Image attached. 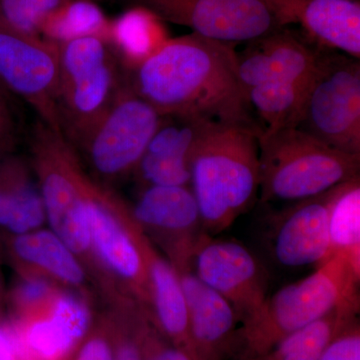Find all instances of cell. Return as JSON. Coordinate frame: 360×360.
<instances>
[{"mask_svg": "<svg viewBox=\"0 0 360 360\" xmlns=\"http://www.w3.org/2000/svg\"><path fill=\"white\" fill-rule=\"evenodd\" d=\"M148 360H195L191 352L182 347L162 348L151 355Z\"/></svg>", "mask_w": 360, "mask_h": 360, "instance_id": "34", "label": "cell"}, {"mask_svg": "<svg viewBox=\"0 0 360 360\" xmlns=\"http://www.w3.org/2000/svg\"><path fill=\"white\" fill-rule=\"evenodd\" d=\"M360 179L333 188L329 203L331 257L342 255L360 274Z\"/></svg>", "mask_w": 360, "mask_h": 360, "instance_id": "24", "label": "cell"}, {"mask_svg": "<svg viewBox=\"0 0 360 360\" xmlns=\"http://www.w3.org/2000/svg\"><path fill=\"white\" fill-rule=\"evenodd\" d=\"M0 84L13 96L25 101L39 120L61 130L56 42L25 34L0 21Z\"/></svg>", "mask_w": 360, "mask_h": 360, "instance_id": "11", "label": "cell"}, {"mask_svg": "<svg viewBox=\"0 0 360 360\" xmlns=\"http://www.w3.org/2000/svg\"><path fill=\"white\" fill-rule=\"evenodd\" d=\"M333 188L290 203L271 215L269 241L272 257L285 267L319 266L331 257L329 203Z\"/></svg>", "mask_w": 360, "mask_h": 360, "instance_id": "15", "label": "cell"}, {"mask_svg": "<svg viewBox=\"0 0 360 360\" xmlns=\"http://www.w3.org/2000/svg\"><path fill=\"white\" fill-rule=\"evenodd\" d=\"M359 302L343 305L309 326L290 333L274 348L266 360H319L329 341L354 321Z\"/></svg>", "mask_w": 360, "mask_h": 360, "instance_id": "25", "label": "cell"}, {"mask_svg": "<svg viewBox=\"0 0 360 360\" xmlns=\"http://www.w3.org/2000/svg\"><path fill=\"white\" fill-rule=\"evenodd\" d=\"M28 143L30 167L51 231L85 265L96 267L85 213V200L96 181L85 172L77 148L61 130L37 120Z\"/></svg>", "mask_w": 360, "mask_h": 360, "instance_id": "4", "label": "cell"}, {"mask_svg": "<svg viewBox=\"0 0 360 360\" xmlns=\"http://www.w3.org/2000/svg\"><path fill=\"white\" fill-rule=\"evenodd\" d=\"M212 122L195 115L162 116L134 172L142 186H191L194 149Z\"/></svg>", "mask_w": 360, "mask_h": 360, "instance_id": "17", "label": "cell"}, {"mask_svg": "<svg viewBox=\"0 0 360 360\" xmlns=\"http://www.w3.org/2000/svg\"><path fill=\"white\" fill-rule=\"evenodd\" d=\"M321 49H311L283 26L246 42L245 49L236 51L239 82L248 94L269 82H307L316 70Z\"/></svg>", "mask_w": 360, "mask_h": 360, "instance_id": "16", "label": "cell"}, {"mask_svg": "<svg viewBox=\"0 0 360 360\" xmlns=\"http://www.w3.org/2000/svg\"><path fill=\"white\" fill-rule=\"evenodd\" d=\"M160 22L148 11L134 8L110 23L108 41L123 70L134 68L167 39Z\"/></svg>", "mask_w": 360, "mask_h": 360, "instance_id": "23", "label": "cell"}, {"mask_svg": "<svg viewBox=\"0 0 360 360\" xmlns=\"http://www.w3.org/2000/svg\"><path fill=\"white\" fill-rule=\"evenodd\" d=\"M0 360H20L11 326L0 321Z\"/></svg>", "mask_w": 360, "mask_h": 360, "instance_id": "33", "label": "cell"}, {"mask_svg": "<svg viewBox=\"0 0 360 360\" xmlns=\"http://www.w3.org/2000/svg\"><path fill=\"white\" fill-rule=\"evenodd\" d=\"M13 97L0 84V156L15 153L21 136L20 115Z\"/></svg>", "mask_w": 360, "mask_h": 360, "instance_id": "30", "label": "cell"}, {"mask_svg": "<svg viewBox=\"0 0 360 360\" xmlns=\"http://www.w3.org/2000/svg\"><path fill=\"white\" fill-rule=\"evenodd\" d=\"M46 215L32 168L15 153L0 156V229L20 236L41 229Z\"/></svg>", "mask_w": 360, "mask_h": 360, "instance_id": "21", "label": "cell"}, {"mask_svg": "<svg viewBox=\"0 0 360 360\" xmlns=\"http://www.w3.org/2000/svg\"><path fill=\"white\" fill-rule=\"evenodd\" d=\"M360 274L347 257L333 255L309 276L267 296L245 322L246 340L257 354L283 338L350 303L359 302Z\"/></svg>", "mask_w": 360, "mask_h": 360, "instance_id": "5", "label": "cell"}, {"mask_svg": "<svg viewBox=\"0 0 360 360\" xmlns=\"http://www.w3.org/2000/svg\"><path fill=\"white\" fill-rule=\"evenodd\" d=\"M56 291L47 277L20 274V278L11 291L9 300L18 317L27 316L44 309Z\"/></svg>", "mask_w": 360, "mask_h": 360, "instance_id": "29", "label": "cell"}, {"mask_svg": "<svg viewBox=\"0 0 360 360\" xmlns=\"http://www.w3.org/2000/svg\"><path fill=\"white\" fill-rule=\"evenodd\" d=\"M58 49L59 122L77 148L120 94L124 70L101 37H75L59 42Z\"/></svg>", "mask_w": 360, "mask_h": 360, "instance_id": "6", "label": "cell"}, {"mask_svg": "<svg viewBox=\"0 0 360 360\" xmlns=\"http://www.w3.org/2000/svg\"><path fill=\"white\" fill-rule=\"evenodd\" d=\"M92 252L99 270L122 284L130 300L150 310V293L146 257L142 250L143 232L130 208L96 184L85 200Z\"/></svg>", "mask_w": 360, "mask_h": 360, "instance_id": "8", "label": "cell"}, {"mask_svg": "<svg viewBox=\"0 0 360 360\" xmlns=\"http://www.w3.org/2000/svg\"><path fill=\"white\" fill-rule=\"evenodd\" d=\"M260 200L296 202L359 179L360 155H349L295 127L258 134Z\"/></svg>", "mask_w": 360, "mask_h": 360, "instance_id": "3", "label": "cell"}, {"mask_svg": "<svg viewBox=\"0 0 360 360\" xmlns=\"http://www.w3.org/2000/svg\"><path fill=\"white\" fill-rule=\"evenodd\" d=\"M71 0H0V21L32 37H41L44 21Z\"/></svg>", "mask_w": 360, "mask_h": 360, "instance_id": "28", "label": "cell"}, {"mask_svg": "<svg viewBox=\"0 0 360 360\" xmlns=\"http://www.w3.org/2000/svg\"><path fill=\"white\" fill-rule=\"evenodd\" d=\"M356 319L341 329L324 348L319 360H360V335Z\"/></svg>", "mask_w": 360, "mask_h": 360, "instance_id": "31", "label": "cell"}, {"mask_svg": "<svg viewBox=\"0 0 360 360\" xmlns=\"http://www.w3.org/2000/svg\"><path fill=\"white\" fill-rule=\"evenodd\" d=\"M90 321L89 305L80 296L58 290L44 309L9 326L20 360H58L84 338Z\"/></svg>", "mask_w": 360, "mask_h": 360, "instance_id": "14", "label": "cell"}, {"mask_svg": "<svg viewBox=\"0 0 360 360\" xmlns=\"http://www.w3.org/2000/svg\"><path fill=\"white\" fill-rule=\"evenodd\" d=\"M176 270L188 310L193 356L195 359L212 360L233 333L238 315L224 296L196 276L191 265Z\"/></svg>", "mask_w": 360, "mask_h": 360, "instance_id": "19", "label": "cell"}, {"mask_svg": "<svg viewBox=\"0 0 360 360\" xmlns=\"http://www.w3.org/2000/svg\"><path fill=\"white\" fill-rule=\"evenodd\" d=\"M259 127L213 122L194 149L191 188L208 236L225 231L259 193Z\"/></svg>", "mask_w": 360, "mask_h": 360, "instance_id": "2", "label": "cell"}, {"mask_svg": "<svg viewBox=\"0 0 360 360\" xmlns=\"http://www.w3.org/2000/svg\"><path fill=\"white\" fill-rule=\"evenodd\" d=\"M142 250L148 274L149 312L167 335L186 345L193 355L189 338L188 310L179 272L167 257L155 250L146 234L142 239Z\"/></svg>", "mask_w": 360, "mask_h": 360, "instance_id": "22", "label": "cell"}, {"mask_svg": "<svg viewBox=\"0 0 360 360\" xmlns=\"http://www.w3.org/2000/svg\"><path fill=\"white\" fill-rule=\"evenodd\" d=\"M7 250L20 274L49 277L70 288H82L86 281L84 262L51 229L8 236Z\"/></svg>", "mask_w": 360, "mask_h": 360, "instance_id": "20", "label": "cell"}, {"mask_svg": "<svg viewBox=\"0 0 360 360\" xmlns=\"http://www.w3.org/2000/svg\"><path fill=\"white\" fill-rule=\"evenodd\" d=\"M115 360H143L142 359L141 350L134 343L127 341L118 347L116 352Z\"/></svg>", "mask_w": 360, "mask_h": 360, "instance_id": "35", "label": "cell"}, {"mask_svg": "<svg viewBox=\"0 0 360 360\" xmlns=\"http://www.w3.org/2000/svg\"><path fill=\"white\" fill-rule=\"evenodd\" d=\"M130 212L142 232L165 250L175 269L191 265L196 245L207 233L191 186H142Z\"/></svg>", "mask_w": 360, "mask_h": 360, "instance_id": "13", "label": "cell"}, {"mask_svg": "<svg viewBox=\"0 0 360 360\" xmlns=\"http://www.w3.org/2000/svg\"><path fill=\"white\" fill-rule=\"evenodd\" d=\"M161 117L124 82L110 108L77 148L86 158L91 179L108 187L134 174Z\"/></svg>", "mask_w": 360, "mask_h": 360, "instance_id": "9", "label": "cell"}, {"mask_svg": "<svg viewBox=\"0 0 360 360\" xmlns=\"http://www.w3.org/2000/svg\"><path fill=\"white\" fill-rule=\"evenodd\" d=\"M281 25L297 23L322 49L360 58L359 0H264Z\"/></svg>", "mask_w": 360, "mask_h": 360, "instance_id": "18", "label": "cell"}, {"mask_svg": "<svg viewBox=\"0 0 360 360\" xmlns=\"http://www.w3.org/2000/svg\"><path fill=\"white\" fill-rule=\"evenodd\" d=\"M295 129L326 146L360 155V63L321 49Z\"/></svg>", "mask_w": 360, "mask_h": 360, "instance_id": "7", "label": "cell"}, {"mask_svg": "<svg viewBox=\"0 0 360 360\" xmlns=\"http://www.w3.org/2000/svg\"><path fill=\"white\" fill-rule=\"evenodd\" d=\"M191 269L206 285L231 303L248 321L269 296V274L259 259L238 241L205 234L194 250Z\"/></svg>", "mask_w": 360, "mask_h": 360, "instance_id": "12", "label": "cell"}, {"mask_svg": "<svg viewBox=\"0 0 360 360\" xmlns=\"http://www.w3.org/2000/svg\"><path fill=\"white\" fill-rule=\"evenodd\" d=\"M312 77L305 82H269L248 90L250 108H255L264 122L262 131L295 127Z\"/></svg>", "mask_w": 360, "mask_h": 360, "instance_id": "26", "label": "cell"}, {"mask_svg": "<svg viewBox=\"0 0 360 360\" xmlns=\"http://www.w3.org/2000/svg\"><path fill=\"white\" fill-rule=\"evenodd\" d=\"M89 1L96 2V4H97V2L101 1V0H89Z\"/></svg>", "mask_w": 360, "mask_h": 360, "instance_id": "37", "label": "cell"}, {"mask_svg": "<svg viewBox=\"0 0 360 360\" xmlns=\"http://www.w3.org/2000/svg\"><path fill=\"white\" fill-rule=\"evenodd\" d=\"M4 286H2L1 277H0V307H2V303H4Z\"/></svg>", "mask_w": 360, "mask_h": 360, "instance_id": "36", "label": "cell"}, {"mask_svg": "<svg viewBox=\"0 0 360 360\" xmlns=\"http://www.w3.org/2000/svg\"><path fill=\"white\" fill-rule=\"evenodd\" d=\"M233 46L194 32L167 39L123 70L125 82L161 116L195 115L259 127L239 82Z\"/></svg>", "mask_w": 360, "mask_h": 360, "instance_id": "1", "label": "cell"}, {"mask_svg": "<svg viewBox=\"0 0 360 360\" xmlns=\"http://www.w3.org/2000/svg\"><path fill=\"white\" fill-rule=\"evenodd\" d=\"M110 30V22L96 2L71 0L44 21L41 37L56 44L86 35H96L108 40Z\"/></svg>", "mask_w": 360, "mask_h": 360, "instance_id": "27", "label": "cell"}, {"mask_svg": "<svg viewBox=\"0 0 360 360\" xmlns=\"http://www.w3.org/2000/svg\"><path fill=\"white\" fill-rule=\"evenodd\" d=\"M77 360H115V356L108 341L94 338L85 343Z\"/></svg>", "mask_w": 360, "mask_h": 360, "instance_id": "32", "label": "cell"}, {"mask_svg": "<svg viewBox=\"0 0 360 360\" xmlns=\"http://www.w3.org/2000/svg\"><path fill=\"white\" fill-rule=\"evenodd\" d=\"M127 9H142L160 21L236 44L283 27L264 0H116Z\"/></svg>", "mask_w": 360, "mask_h": 360, "instance_id": "10", "label": "cell"}]
</instances>
